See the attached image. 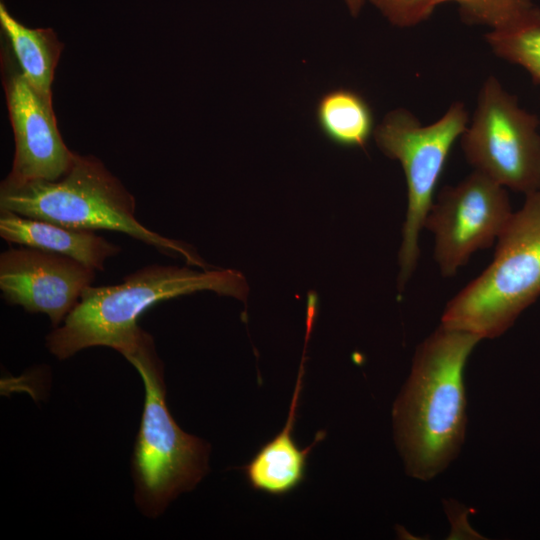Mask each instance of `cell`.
<instances>
[{
  "label": "cell",
  "mask_w": 540,
  "mask_h": 540,
  "mask_svg": "<svg viewBox=\"0 0 540 540\" xmlns=\"http://www.w3.org/2000/svg\"><path fill=\"white\" fill-rule=\"evenodd\" d=\"M480 341L440 324L416 348L392 412L395 441L412 478L432 480L460 452L467 426L464 370Z\"/></svg>",
  "instance_id": "obj_1"
},
{
  "label": "cell",
  "mask_w": 540,
  "mask_h": 540,
  "mask_svg": "<svg viewBox=\"0 0 540 540\" xmlns=\"http://www.w3.org/2000/svg\"><path fill=\"white\" fill-rule=\"evenodd\" d=\"M199 291L244 300L248 287L236 270L199 271L151 264L127 275L120 284L88 286L62 325L47 335L46 345L60 360L94 346L110 347L125 357L146 332L138 326L146 310L161 301Z\"/></svg>",
  "instance_id": "obj_2"
},
{
  "label": "cell",
  "mask_w": 540,
  "mask_h": 540,
  "mask_svg": "<svg viewBox=\"0 0 540 540\" xmlns=\"http://www.w3.org/2000/svg\"><path fill=\"white\" fill-rule=\"evenodd\" d=\"M134 196L95 156L75 154L72 165L57 180L12 182L0 185V210L49 221L65 227L117 231L165 255L183 257L207 269L195 250L145 227L135 217Z\"/></svg>",
  "instance_id": "obj_3"
},
{
  "label": "cell",
  "mask_w": 540,
  "mask_h": 540,
  "mask_svg": "<svg viewBox=\"0 0 540 540\" xmlns=\"http://www.w3.org/2000/svg\"><path fill=\"white\" fill-rule=\"evenodd\" d=\"M540 296V191L526 195L497 240L489 266L444 309L441 324L492 339Z\"/></svg>",
  "instance_id": "obj_4"
},
{
  "label": "cell",
  "mask_w": 540,
  "mask_h": 540,
  "mask_svg": "<svg viewBox=\"0 0 540 540\" xmlns=\"http://www.w3.org/2000/svg\"><path fill=\"white\" fill-rule=\"evenodd\" d=\"M125 358L142 377L145 398L132 455L135 502L151 518L160 515L181 492L195 487L207 471L209 447L175 422L167 402L163 365L145 333Z\"/></svg>",
  "instance_id": "obj_5"
},
{
  "label": "cell",
  "mask_w": 540,
  "mask_h": 540,
  "mask_svg": "<svg viewBox=\"0 0 540 540\" xmlns=\"http://www.w3.org/2000/svg\"><path fill=\"white\" fill-rule=\"evenodd\" d=\"M468 112L454 102L436 122L423 125L403 108L390 111L374 129L378 148L398 160L407 185V211L398 253V283L402 292L416 269L419 235L434 201L437 183L455 141L467 127Z\"/></svg>",
  "instance_id": "obj_6"
},
{
  "label": "cell",
  "mask_w": 540,
  "mask_h": 540,
  "mask_svg": "<svg viewBox=\"0 0 540 540\" xmlns=\"http://www.w3.org/2000/svg\"><path fill=\"white\" fill-rule=\"evenodd\" d=\"M538 117L521 108L497 78L482 85L470 126L461 135L474 170L525 195L540 191Z\"/></svg>",
  "instance_id": "obj_7"
},
{
  "label": "cell",
  "mask_w": 540,
  "mask_h": 540,
  "mask_svg": "<svg viewBox=\"0 0 540 540\" xmlns=\"http://www.w3.org/2000/svg\"><path fill=\"white\" fill-rule=\"evenodd\" d=\"M512 214L506 188L479 171L455 186H445L424 223L434 235V258L441 274L453 276L473 253L493 245Z\"/></svg>",
  "instance_id": "obj_8"
},
{
  "label": "cell",
  "mask_w": 540,
  "mask_h": 540,
  "mask_svg": "<svg viewBox=\"0 0 540 540\" xmlns=\"http://www.w3.org/2000/svg\"><path fill=\"white\" fill-rule=\"evenodd\" d=\"M2 76L15 153L12 182L57 180L72 165L75 153L65 145L58 130L52 101L44 98L23 76L15 57L5 48Z\"/></svg>",
  "instance_id": "obj_9"
},
{
  "label": "cell",
  "mask_w": 540,
  "mask_h": 540,
  "mask_svg": "<svg viewBox=\"0 0 540 540\" xmlns=\"http://www.w3.org/2000/svg\"><path fill=\"white\" fill-rule=\"evenodd\" d=\"M95 270L69 257L36 248H9L0 255V289L12 305L46 314L58 327L92 285Z\"/></svg>",
  "instance_id": "obj_10"
},
{
  "label": "cell",
  "mask_w": 540,
  "mask_h": 540,
  "mask_svg": "<svg viewBox=\"0 0 540 540\" xmlns=\"http://www.w3.org/2000/svg\"><path fill=\"white\" fill-rule=\"evenodd\" d=\"M0 236L10 244L69 257L95 271L104 270L106 260L121 251L118 245L94 231L73 229L7 210H0Z\"/></svg>",
  "instance_id": "obj_11"
},
{
  "label": "cell",
  "mask_w": 540,
  "mask_h": 540,
  "mask_svg": "<svg viewBox=\"0 0 540 540\" xmlns=\"http://www.w3.org/2000/svg\"><path fill=\"white\" fill-rule=\"evenodd\" d=\"M299 388L300 378L284 428L244 467L248 482L256 490L282 495L296 488L304 479L311 447L300 449L293 438Z\"/></svg>",
  "instance_id": "obj_12"
},
{
  "label": "cell",
  "mask_w": 540,
  "mask_h": 540,
  "mask_svg": "<svg viewBox=\"0 0 540 540\" xmlns=\"http://www.w3.org/2000/svg\"><path fill=\"white\" fill-rule=\"evenodd\" d=\"M0 25L19 69L28 82L52 101V83L63 44L51 28H29L0 3Z\"/></svg>",
  "instance_id": "obj_13"
},
{
  "label": "cell",
  "mask_w": 540,
  "mask_h": 540,
  "mask_svg": "<svg viewBox=\"0 0 540 540\" xmlns=\"http://www.w3.org/2000/svg\"><path fill=\"white\" fill-rule=\"evenodd\" d=\"M316 120L330 141L345 147H366L375 129L367 101L359 93L344 88L329 91L320 98Z\"/></svg>",
  "instance_id": "obj_14"
},
{
  "label": "cell",
  "mask_w": 540,
  "mask_h": 540,
  "mask_svg": "<svg viewBox=\"0 0 540 540\" xmlns=\"http://www.w3.org/2000/svg\"><path fill=\"white\" fill-rule=\"evenodd\" d=\"M456 2L464 21L484 24L491 32L510 34L540 27V8L532 0H430L433 11Z\"/></svg>",
  "instance_id": "obj_15"
},
{
  "label": "cell",
  "mask_w": 540,
  "mask_h": 540,
  "mask_svg": "<svg viewBox=\"0 0 540 540\" xmlns=\"http://www.w3.org/2000/svg\"><path fill=\"white\" fill-rule=\"evenodd\" d=\"M485 38L497 56L521 66L540 84V27L510 34L490 31Z\"/></svg>",
  "instance_id": "obj_16"
},
{
  "label": "cell",
  "mask_w": 540,
  "mask_h": 540,
  "mask_svg": "<svg viewBox=\"0 0 540 540\" xmlns=\"http://www.w3.org/2000/svg\"><path fill=\"white\" fill-rule=\"evenodd\" d=\"M392 24L410 27L428 18L433 12L430 0H368Z\"/></svg>",
  "instance_id": "obj_17"
},
{
  "label": "cell",
  "mask_w": 540,
  "mask_h": 540,
  "mask_svg": "<svg viewBox=\"0 0 540 540\" xmlns=\"http://www.w3.org/2000/svg\"><path fill=\"white\" fill-rule=\"evenodd\" d=\"M344 1L348 7L349 12L353 16H357L360 13L361 8L366 0H344Z\"/></svg>",
  "instance_id": "obj_18"
}]
</instances>
